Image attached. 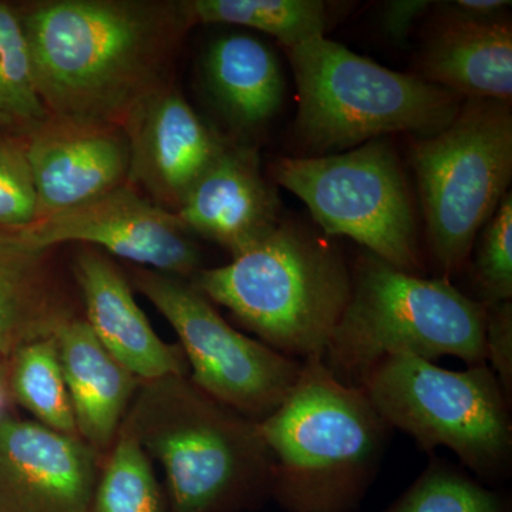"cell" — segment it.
<instances>
[{
  "label": "cell",
  "mask_w": 512,
  "mask_h": 512,
  "mask_svg": "<svg viewBox=\"0 0 512 512\" xmlns=\"http://www.w3.org/2000/svg\"><path fill=\"white\" fill-rule=\"evenodd\" d=\"M104 457L15 414L0 419V512H90Z\"/></svg>",
  "instance_id": "12"
},
{
  "label": "cell",
  "mask_w": 512,
  "mask_h": 512,
  "mask_svg": "<svg viewBox=\"0 0 512 512\" xmlns=\"http://www.w3.org/2000/svg\"><path fill=\"white\" fill-rule=\"evenodd\" d=\"M384 512H511V500L460 468L433 460Z\"/></svg>",
  "instance_id": "25"
},
{
  "label": "cell",
  "mask_w": 512,
  "mask_h": 512,
  "mask_svg": "<svg viewBox=\"0 0 512 512\" xmlns=\"http://www.w3.org/2000/svg\"><path fill=\"white\" fill-rule=\"evenodd\" d=\"M175 214L191 234L217 242L232 258L281 224L278 197L262 175L255 151L227 143Z\"/></svg>",
  "instance_id": "16"
},
{
  "label": "cell",
  "mask_w": 512,
  "mask_h": 512,
  "mask_svg": "<svg viewBox=\"0 0 512 512\" xmlns=\"http://www.w3.org/2000/svg\"><path fill=\"white\" fill-rule=\"evenodd\" d=\"M72 274L82 295L87 325L140 382L190 375L183 349L157 335L113 259L86 245L73 258Z\"/></svg>",
  "instance_id": "15"
},
{
  "label": "cell",
  "mask_w": 512,
  "mask_h": 512,
  "mask_svg": "<svg viewBox=\"0 0 512 512\" xmlns=\"http://www.w3.org/2000/svg\"><path fill=\"white\" fill-rule=\"evenodd\" d=\"M13 403L47 429L79 437L56 336L22 346L8 359Z\"/></svg>",
  "instance_id": "22"
},
{
  "label": "cell",
  "mask_w": 512,
  "mask_h": 512,
  "mask_svg": "<svg viewBox=\"0 0 512 512\" xmlns=\"http://www.w3.org/2000/svg\"><path fill=\"white\" fill-rule=\"evenodd\" d=\"M191 284L269 348L305 360L328 348L348 306L352 271L325 235L281 222L229 264L202 268Z\"/></svg>",
  "instance_id": "4"
},
{
  "label": "cell",
  "mask_w": 512,
  "mask_h": 512,
  "mask_svg": "<svg viewBox=\"0 0 512 512\" xmlns=\"http://www.w3.org/2000/svg\"><path fill=\"white\" fill-rule=\"evenodd\" d=\"M485 353L508 399H512V301L485 306Z\"/></svg>",
  "instance_id": "28"
},
{
  "label": "cell",
  "mask_w": 512,
  "mask_h": 512,
  "mask_svg": "<svg viewBox=\"0 0 512 512\" xmlns=\"http://www.w3.org/2000/svg\"><path fill=\"white\" fill-rule=\"evenodd\" d=\"M352 292L323 363L348 386L362 387L387 357L451 356L487 363L485 306L450 281L409 274L370 252L356 259Z\"/></svg>",
  "instance_id": "5"
},
{
  "label": "cell",
  "mask_w": 512,
  "mask_h": 512,
  "mask_svg": "<svg viewBox=\"0 0 512 512\" xmlns=\"http://www.w3.org/2000/svg\"><path fill=\"white\" fill-rule=\"evenodd\" d=\"M123 426L163 467L170 512H247L272 501L274 458L259 421L190 376L141 382Z\"/></svg>",
  "instance_id": "2"
},
{
  "label": "cell",
  "mask_w": 512,
  "mask_h": 512,
  "mask_svg": "<svg viewBox=\"0 0 512 512\" xmlns=\"http://www.w3.org/2000/svg\"><path fill=\"white\" fill-rule=\"evenodd\" d=\"M22 231L40 248L79 242L187 281L202 269L200 249L177 214L130 184L39 218Z\"/></svg>",
  "instance_id": "11"
},
{
  "label": "cell",
  "mask_w": 512,
  "mask_h": 512,
  "mask_svg": "<svg viewBox=\"0 0 512 512\" xmlns=\"http://www.w3.org/2000/svg\"><path fill=\"white\" fill-rule=\"evenodd\" d=\"M362 387L387 426L412 437L424 453L448 448L481 483L510 476L511 400L488 363L448 370L397 355L379 363Z\"/></svg>",
  "instance_id": "7"
},
{
  "label": "cell",
  "mask_w": 512,
  "mask_h": 512,
  "mask_svg": "<svg viewBox=\"0 0 512 512\" xmlns=\"http://www.w3.org/2000/svg\"><path fill=\"white\" fill-rule=\"evenodd\" d=\"M56 340L77 433L106 457L141 382L101 345L82 316L67 322Z\"/></svg>",
  "instance_id": "18"
},
{
  "label": "cell",
  "mask_w": 512,
  "mask_h": 512,
  "mask_svg": "<svg viewBox=\"0 0 512 512\" xmlns=\"http://www.w3.org/2000/svg\"><path fill=\"white\" fill-rule=\"evenodd\" d=\"M49 116L123 127L170 87L184 2L49 0L19 9Z\"/></svg>",
  "instance_id": "1"
},
{
  "label": "cell",
  "mask_w": 512,
  "mask_h": 512,
  "mask_svg": "<svg viewBox=\"0 0 512 512\" xmlns=\"http://www.w3.org/2000/svg\"><path fill=\"white\" fill-rule=\"evenodd\" d=\"M286 52L299 97L296 133L319 154L352 150L386 134L433 136L464 103L450 90L386 69L326 36Z\"/></svg>",
  "instance_id": "6"
},
{
  "label": "cell",
  "mask_w": 512,
  "mask_h": 512,
  "mask_svg": "<svg viewBox=\"0 0 512 512\" xmlns=\"http://www.w3.org/2000/svg\"><path fill=\"white\" fill-rule=\"evenodd\" d=\"M444 12V19L461 22L495 23L504 22V15L511 2L505 0H454L436 3Z\"/></svg>",
  "instance_id": "30"
},
{
  "label": "cell",
  "mask_w": 512,
  "mask_h": 512,
  "mask_svg": "<svg viewBox=\"0 0 512 512\" xmlns=\"http://www.w3.org/2000/svg\"><path fill=\"white\" fill-rule=\"evenodd\" d=\"M195 23L242 26L274 36L285 49L325 36L328 3L320 0H191L184 2Z\"/></svg>",
  "instance_id": "21"
},
{
  "label": "cell",
  "mask_w": 512,
  "mask_h": 512,
  "mask_svg": "<svg viewBox=\"0 0 512 512\" xmlns=\"http://www.w3.org/2000/svg\"><path fill=\"white\" fill-rule=\"evenodd\" d=\"M272 178L308 207L326 237H346L409 274L424 256L409 185L386 138L336 154L285 157Z\"/></svg>",
  "instance_id": "9"
},
{
  "label": "cell",
  "mask_w": 512,
  "mask_h": 512,
  "mask_svg": "<svg viewBox=\"0 0 512 512\" xmlns=\"http://www.w3.org/2000/svg\"><path fill=\"white\" fill-rule=\"evenodd\" d=\"M204 76L229 123L242 130L264 126L281 109V66L274 52L255 37H218L205 53Z\"/></svg>",
  "instance_id": "20"
},
{
  "label": "cell",
  "mask_w": 512,
  "mask_h": 512,
  "mask_svg": "<svg viewBox=\"0 0 512 512\" xmlns=\"http://www.w3.org/2000/svg\"><path fill=\"white\" fill-rule=\"evenodd\" d=\"M53 248L33 244L22 229L0 228V357L53 338L79 318L56 268Z\"/></svg>",
  "instance_id": "17"
},
{
  "label": "cell",
  "mask_w": 512,
  "mask_h": 512,
  "mask_svg": "<svg viewBox=\"0 0 512 512\" xmlns=\"http://www.w3.org/2000/svg\"><path fill=\"white\" fill-rule=\"evenodd\" d=\"M37 220L28 136L0 133V228L22 229Z\"/></svg>",
  "instance_id": "27"
},
{
  "label": "cell",
  "mask_w": 512,
  "mask_h": 512,
  "mask_svg": "<svg viewBox=\"0 0 512 512\" xmlns=\"http://www.w3.org/2000/svg\"><path fill=\"white\" fill-rule=\"evenodd\" d=\"M410 160L436 278L451 282L470 261L478 234L507 194L511 103L464 100L446 128L414 141Z\"/></svg>",
  "instance_id": "8"
},
{
  "label": "cell",
  "mask_w": 512,
  "mask_h": 512,
  "mask_svg": "<svg viewBox=\"0 0 512 512\" xmlns=\"http://www.w3.org/2000/svg\"><path fill=\"white\" fill-rule=\"evenodd\" d=\"M274 458L272 501L285 512H355L382 468L392 429L363 387L302 360L295 386L259 421Z\"/></svg>",
  "instance_id": "3"
},
{
  "label": "cell",
  "mask_w": 512,
  "mask_h": 512,
  "mask_svg": "<svg viewBox=\"0 0 512 512\" xmlns=\"http://www.w3.org/2000/svg\"><path fill=\"white\" fill-rule=\"evenodd\" d=\"M90 512H170L153 460L123 424L101 464Z\"/></svg>",
  "instance_id": "24"
},
{
  "label": "cell",
  "mask_w": 512,
  "mask_h": 512,
  "mask_svg": "<svg viewBox=\"0 0 512 512\" xmlns=\"http://www.w3.org/2000/svg\"><path fill=\"white\" fill-rule=\"evenodd\" d=\"M131 282L177 333L188 376L201 390L255 421L281 406L298 380L302 360L229 325L187 279L137 266Z\"/></svg>",
  "instance_id": "10"
},
{
  "label": "cell",
  "mask_w": 512,
  "mask_h": 512,
  "mask_svg": "<svg viewBox=\"0 0 512 512\" xmlns=\"http://www.w3.org/2000/svg\"><path fill=\"white\" fill-rule=\"evenodd\" d=\"M47 119L19 9L0 2V133L29 136Z\"/></svg>",
  "instance_id": "23"
},
{
  "label": "cell",
  "mask_w": 512,
  "mask_h": 512,
  "mask_svg": "<svg viewBox=\"0 0 512 512\" xmlns=\"http://www.w3.org/2000/svg\"><path fill=\"white\" fill-rule=\"evenodd\" d=\"M474 256V288L477 302L488 306L512 298V197L508 191L478 234Z\"/></svg>",
  "instance_id": "26"
},
{
  "label": "cell",
  "mask_w": 512,
  "mask_h": 512,
  "mask_svg": "<svg viewBox=\"0 0 512 512\" xmlns=\"http://www.w3.org/2000/svg\"><path fill=\"white\" fill-rule=\"evenodd\" d=\"M123 128L130 144L128 184L173 212L225 144L171 86L141 104Z\"/></svg>",
  "instance_id": "14"
},
{
  "label": "cell",
  "mask_w": 512,
  "mask_h": 512,
  "mask_svg": "<svg viewBox=\"0 0 512 512\" xmlns=\"http://www.w3.org/2000/svg\"><path fill=\"white\" fill-rule=\"evenodd\" d=\"M13 404L15 403L10 393L8 359L0 357V419L12 414Z\"/></svg>",
  "instance_id": "31"
},
{
  "label": "cell",
  "mask_w": 512,
  "mask_h": 512,
  "mask_svg": "<svg viewBox=\"0 0 512 512\" xmlns=\"http://www.w3.org/2000/svg\"><path fill=\"white\" fill-rule=\"evenodd\" d=\"M37 220L128 184L130 144L123 127L49 116L28 136Z\"/></svg>",
  "instance_id": "13"
},
{
  "label": "cell",
  "mask_w": 512,
  "mask_h": 512,
  "mask_svg": "<svg viewBox=\"0 0 512 512\" xmlns=\"http://www.w3.org/2000/svg\"><path fill=\"white\" fill-rule=\"evenodd\" d=\"M421 72L431 84L464 100L511 103L512 29L495 23L444 19L421 56Z\"/></svg>",
  "instance_id": "19"
},
{
  "label": "cell",
  "mask_w": 512,
  "mask_h": 512,
  "mask_svg": "<svg viewBox=\"0 0 512 512\" xmlns=\"http://www.w3.org/2000/svg\"><path fill=\"white\" fill-rule=\"evenodd\" d=\"M426 0H390L383 3L382 28L393 42L404 43L416 20L421 18L430 6Z\"/></svg>",
  "instance_id": "29"
}]
</instances>
